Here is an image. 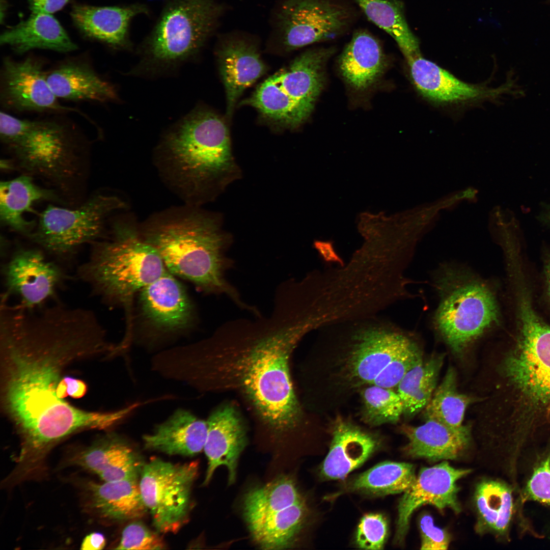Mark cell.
I'll list each match as a JSON object with an SVG mask.
<instances>
[{
    "mask_svg": "<svg viewBox=\"0 0 550 550\" xmlns=\"http://www.w3.org/2000/svg\"><path fill=\"white\" fill-rule=\"evenodd\" d=\"M406 61L415 89L435 104L457 105L493 99L509 89L506 85L491 89L464 82L421 53Z\"/></svg>",
    "mask_w": 550,
    "mask_h": 550,
    "instance_id": "ffe728a7",
    "label": "cell"
},
{
    "mask_svg": "<svg viewBox=\"0 0 550 550\" xmlns=\"http://www.w3.org/2000/svg\"><path fill=\"white\" fill-rule=\"evenodd\" d=\"M162 147L180 170L195 182L223 177L234 168L227 125L206 106H196L173 126Z\"/></svg>",
    "mask_w": 550,
    "mask_h": 550,
    "instance_id": "30bf717a",
    "label": "cell"
},
{
    "mask_svg": "<svg viewBox=\"0 0 550 550\" xmlns=\"http://www.w3.org/2000/svg\"><path fill=\"white\" fill-rule=\"evenodd\" d=\"M352 18L350 9L335 0H277L270 13L266 49L286 54L334 39Z\"/></svg>",
    "mask_w": 550,
    "mask_h": 550,
    "instance_id": "8fae6325",
    "label": "cell"
},
{
    "mask_svg": "<svg viewBox=\"0 0 550 550\" xmlns=\"http://www.w3.org/2000/svg\"><path fill=\"white\" fill-rule=\"evenodd\" d=\"M333 48L307 50L265 79L242 101L271 123L297 128L309 118L324 82V65Z\"/></svg>",
    "mask_w": 550,
    "mask_h": 550,
    "instance_id": "52a82bcc",
    "label": "cell"
},
{
    "mask_svg": "<svg viewBox=\"0 0 550 550\" xmlns=\"http://www.w3.org/2000/svg\"><path fill=\"white\" fill-rule=\"evenodd\" d=\"M90 507L108 520L123 521L142 517L148 511L138 479L89 483Z\"/></svg>",
    "mask_w": 550,
    "mask_h": 550,
    "instance_id": "4dcf8cb0",
    "label": "cell"
},
{
    "mask_svg": "<svg viewBox=\"0 0 550 550\" xmlns=\"http://www.w3.org/2000/svg\"><path fill=\"white\" fill-rule=\"evenodd\" d=\"M471 471L455 468L447 461L421 469L414 484L399 501L394 542H403L411 515L422 505H430L441 510L448 508L459 512L457 482Z\"/></svg>",
    "mask_w": 550,
    "mask_h": 550,
    "instance_id": "ac0fdd59",
    "label": "cell"
},
{
    "mask_svg": "<svg viewBox=\"0 0 550 550\" xmlns=\"http://www.w3.org/2000/svg\"><path fill=\"white\" fill-rule=\"evenodd\" d=\"M150 12L147 5L138 2L104 7L76 5L70 15L85 36L114 49L130 50L132 48L130 37L131 22L134 18L148 15Z\"/></svg>",
    "mask_w": 550,
    "mask_h": 550,
    "instance_id": "7402d4cb",
    "label": "cell"
},
{
    "mask_svg": "<svg viewBox=\"0 0 550 550\" xmlns=\"http://www.w3.org/2000/svg\"><path fill=\"white\" fill-rule=\"evenodd\" d=\"M315 248L325 260L342 261L335 251L333 243L329 241L317 240L314 242Z\"/></svg>",
    "mask_w": 550,
    "mask_h": 550,
    "instance_id": "c3c4849f",
    "label": "cell"
},
{
    "mask_svg": "<svg viewBox=\"0 0 550 550\" xmlns=\"http://www.w3.org/2000/svg\"><path fill=\"white\" fill-rule=\"evenodd\" d=\"M442 362L440 356L432 357L425 363L421 359L406 373L397 386L404 407L427 378L438 373Z\"/></svg>",
    "mask_w": 550,
    "mask_h": 550,
    "instance_id": "60d3db41",
    "label": "cell"
},
{
    "mask_svg": "<svg viewBox=\"0 0 550 550\" xmlns=\"http://www.w3.org/2000/svg\"><path fill=\"white\" fill-rule=\"evenodd\" d=\"M320 336L344 350L343 375L353 387L370 384L394 358L415 342L377 314L339 320L319 328Z\"/></svg>",
    "mask_w": 550,
    "mask_h": 550,
    "instance_id": "9c48e42d",
    "label": "cell"
},
{
    "mask_svg": "<svg viewBox=\"0 0 550 550\" xmlns=\"http://www.w3.org/2000/svg\"><path fill=\"white\" fill-rule=\"evenodd\" d=\"M46 78L58 99L100 103L118 100L115 86L86 61H64L46 72Z\"/></svg>",
    "mask_w": 550,
    "mask_h": 550,
    "instance_id": "d4e9b609",
    "label": "cell"
},
{
    "mask_svg": "<svg viewBox=\"0 0 550 550\" xmlns=\"http://www.w3.org/2000/svg\"><path fill=\"white\" fill-rule=\"evenodd\" d=\"M305 500L294 504L244 516L252 537L260 548L283 549L293 546L306 522Z\"/></svg>",
    "mask_w": 550,
    "mask_h": 550,
    "instance_id": "4316f807",
    "label": "cell"
},
{
    "mask_svg": "<svg viewBox=\"0 0 550 550\" xmlns=\"http://www.w3.org/2000/svg\"><path fill=\"white\" fill-rule=\"evenodd\" d=\"M71 464L97 475L104 482L138 479L143 465L130 444L108 433L77 453Z\"/></svg>",
    "mask_w": 550,
    "mask_h": 550,
    "instance_id": "603a6c76",
    "label": "cell"
},
{
    "mask_svg": "<svg viewBox=\"0 0 550 550\" xmlns=\"http://www.w3.org/2000/svg\"><path fill=\"white\" fill-rule=\"evenodd\" d=\"M304 499L292 478L287 476L279 477L246 493L243 501V515L291 505Z\"/></svg>",
    "mask_w": 550,
    "mask_h": 550,
    "instance_id": "8d00e7d4",
    "label": "cell"
},
{
    "mask_svg": "<svg viewBox=\"0 0 550 550\" xmlns=\"http://www.w3.org/2000/svg\"><path fill=\"white\" fill-rule=\"evenodd\" d=\"M0 100L3 107L15 112H77L63 105L54 94L46 78L43 62L33 57L17 61L5 58L1 71Z\"/></svg>",
    "mask_w": 550,
    "mask_h": 550,
    "instance_id": "9a60e30c",
    "label": "cell"
},
{
    "mask_svg": "<svg viewBox=\"0 0 550 550\" xmlns=\"http://www.w3.org/2000/svg\"><path fill=\"white\" fill-rule=\"evenodd\" d=\"M106 540L103 534L94 532L87 535L81 544V549L84 550H99L105 546Z\"/></svg>",
    "mask_w": 550,
    "mask_h": 550,
    "instance_id": "7dc6e473",
    "label": "cell"
},
{
    "mask_svg": "<svg viewBox=\"0 0 550 550\" xmlns=\"http://www.w3.org/2000/svg\"><path fill=\"white\" fill-rule=\"evenodd\" d=\"M105 331L91 310L55 305L1 309V399L21 439L17 462L41 468L49 451L76 432L118 425V410L90 411L57 394L65 367L106 352Z\"/></svg>",
    "mask_w": 550,
    "mask_h": 550,
    "instance_id": "6da1fadb",
    "label": "cell"
},
{
    "mask_svg": "<svg viewBox=\"0 0 550 550\" xmlns=\"http://www.w3.org/2000/svg\"><path fill=\"white\" fill-rule=\"evenodd\" d=\"M436 286L439 302L433 325L454 351L463 350L498 321L492 289L469 271L444 267L437 275Z\"/></svg>",
    "mask_w": 550,
    "mask_h": 550,
    "instance_id": "ba28073f",
    "label": "cell"
},
{
    "mask_svg": "<svg viewBox=\"0 0 550 550\" xmlns=\"http://www.w3.org/2000/svg\"><path fill=\"white\" fill-rule=\"evenodd\" d=\"M329 451L320 468L327 479H343L379 447V439L350 421L338 417L332 427Z\"/></svg>",
    "mask_w": 550,
    "mask_h": 550,
    "instance_id": "cb8c5ba5",
    "label": "cell"
},
{
    "mask_svg": "<svg viewBox=\"0 0 550 550\" xmlns=\"http://www.w3.org/2000/svg\"><path fill=\"white\" fill-rule=\"evenodd\" d=\"M545 274L547 294L550 299V256L546 263Z\"/></svg>",
    "mask_w": 550,
    "mask_h": 550,
    "instance_id": "681fc988",
    "label": "cell"
},
{
    "mask_svg": "<svg viewBox=\"0 0 550 550\" xmlns=\"http://www.w3.org/2000/svg\"><path fill=\"white\" fill-rule=\"evenodd\" d=\"M7 296L18 298L17 305L34 309L44 306L54 297L63 280L61 269L47 260L39 250L20 249L17 250L3 269Z\"/></svg>",
    "mask_w": 550,
    "mask_h": 550,
    "instance_id": "e0dca14e",
    "label": "cell"
},
{
    "mask_svg": "<svg viewBox=\"0 0 550 550\" xmlns=\"http://www.w3.org/2000/svg\"><path fill=\"white\" fill-rule=\"evenodd\" d=\"M0 44L20 54L34 49L68 52L77 48L59 22L43 13H32L28 19L5 31Z\"/></svg>",
    "mask_w": 550,
    "mask_h": 550,
    "instance_id": "f546056e",
    "label": "cell"
},
{
    "mask_svg": "<svg viewBox=\"0 0 550 550\" xmlns=\"http://www.w3.org/2000/svg\"><path fill=\"white\" fill-rule=\"evenodd\" d=\"M421 549H447L450 538L447 532L435 526L429 514L422 515L419 520Z\"/></svg>",
    "mask_w": 550,
    "mask_h": 550,
    "instance_id": "ee69618b",
    "label": "cell"
},
{
    "mask_svg": "<svg viewBox=\"0 0 550 550\" xmlns=\"http://www.w3.org/2000/svg\"><path fill=\"white\" fill-rule=\"evenodd\" d=\"M368 19L396 42L406 60L421 53L418 39L406 22L401 0H353Z\"/></svg>",
    "mask_w": 550,
    "mask_h": 550,
    "instance_id": "836d02e7",
    "label": "cell"
},
{
    "mask_svg": "<svg viewBox=\"0 0 550 550\" xmlns=\"http://www.w3.org/2000/svg\"><path fill=\"white\" fill-rule=\"evenodd\" d=\"M138 294L141 316L154 337L179 333L192 323L194 310L190 299L168 270Z\"/></svg>",
    "mask_w": 550,
    "mask_h": 550,
    "instance_id": "d6986e66",
    "label": "cell"
},
{
    "mask_svg": "<svg viewBox=\"0 0 550 550\" xmlns=\"http://www.w3.org/2000/svg\"><path fill=\"white\" fill-rule=\"evenodd\" d=\"M388 534V522L382 514H365L361 518L358 527L356 542L361 548L381 549L386 542Z\"/></svg>",
    "mask_w": 550,
    "mask_h": 550,
    "instance_id": "ab89813d",
    "label": "cell"
},
{
    "mask_svg": "<svg viewBox=\"0 0 550 550\" xmlns=\"http://www.w3.org/2000/svg\"><path fill=\"white\" fill-rule=\"evenodd\" d=\"M198 470L197 461L173 463L153 457L143 464L140 491L159 532L175 534L188 521L193 506L192 486Z\"/></svg>",
    "mask_w": 550,
    "mask_h": 550,
    "instance_id": "4fadbf2b",
    "label": "cell"
},
{
    "mask_svg": "<svg viewBox=\"0 0 550 550\" xmlns=\"http://www.w3.org/2000/svg\"><path fill=\"white\" fill-rule=\"evenodd\" d=\"M421 359L420 351L415 343L390 362L370 384L389 389L397 387L406 373Z\"/></svg>",
    "mask_w": 550,
    "mask_h": 550,
    "instance_id": "f35d334b",
    "label": "cell"
},
{
    "mask_svg": "<svg viewBox=\"0 0 550 550\" xmlns=\"http://www.w3.org/2000/svg\"><path fill=\"white\" fill-rule=\"evenodd\" d=\"M167 270L151 244L133 229L118 224L111 240L94 245L78 274L95 293L109 302L127 306Z\"/></svg>",
    "mask_w": 550,
    "mask_h": 550,
    "instance_id": "8992f818",
    "label": "cell"
},
{
    "mask_svg": "<svg viewBox=\"0 0 550 550\" xmlns=\"http://www.w3.org/2000/svg\"><path fill=\"white\" fill-rule=\"evenodd\" d=\"M260 42L257 36L240 30L217 36L214 53L225 87L227 119L231 118L244 90L266 71Z\"/></svg>",
    "mask_w": 550,
    "mask_h": 550,
    "instance_id": "2e32d148",
    "label": "cell"
},
{
    "mask_svg": "<svg viewBox=\"0 0 550 550\" xmlns=\"http://www.w3.org/2000/svg\"><path fill=\"white\" fill-rule=\"evenodd\" d=\"M512 488L504 482L489 480L481 482L475 493L479 519L478 527L500 536L508 534L514 505Z\"/></svg>",
    "mask_w": 550,
    "mask_h": 550,
    "instance_id": "d6a6232c",
    "label": "cell"
},
{
    "mask_svg": "<svg viewBox=\"0 0 550 550\" xmlns=\"http://www.w3.org/2000/svg\"><path fill=\"white\" fill-rule=\"evenodd\" d=\"M400 430L408 439L403 449L405 454L432 461L457 458L469 442L468 429L454 430L432 419L419 426L403 424Z\"/></svg>",
    "mask_w": 550,
    "mask_h": 550,
    "instance_id": "f1b7e54d",
    "label": "cell"
},
{
    "mask_svg": "<svg viewBox=\"0 0 550 550\" xmlns=\"http://www.w3.org/2000/svg\"><path fill=\"white\" fill-rule=\"evenodd\" d=\"M528 501L550 506V450L535 466L527 483L522 501Z\"/></svg>",
    "mask_w": 550,
    "mask_h": 550,
    "instance_id": "7bdbcfd3",
    "label": "cell"
},
{
    "mask_svg": "<svg viewBox=\"0 0 550 550\" xmlns=\"http://www.w3.org/2000/svg\"><path fill=\"white\" fill-rule=\"evenodd\" d=\"M516 346L503 370L516 403L513 434L527 440L539 427L550 425V325L535 310L519 316Z\"/></svg>",
    "mask_w": 550,
    "mask_h": 550,
    "instance_id": "5b68a950",
    "label": "cell"
},
{
    "mask_svg": "<svg viewBox=\"0 0 550 550\" xmlns=\"http://www.w3.org/2000/svg\"><path fill=\"white\" fill-rule=\"evenodd\" d=\"M416 477L412 464L385 461L350 480L345 490L376 496L404 492L414 484Z\"/></svg>",
    "mask_w": 550,
    "mask_h": 550,
    "instance_id": "e575fe53",
    "label": "cell"
},
{
    "mask_svg": "<svg viewBox=\"0 0 550 550\" xmlns=\"http://www.w3.org/2000/svg\"><path fill=\"white\" fill-rule=\"evenodd\" d=\"M32 13L51 14L62 9L69 0H28Z\"/></svg>",
    "mask_w": 550,
    "mask_h": 550,
    "instance_id": "f6af8a7d",
    "label": "cell"
},
{
    "mask_svg": "<svg viewBox=\"0 0 550 550\" xmlns=\"http://www.w3.org/2000/svg\"><path fill=\"white\" fill-rule=\"evenodd\" d=\"M165 544L160 537L141 522L129 524L123 529L116 549H162Z\"/></svg>",
    "mask_w": 550,
    "mask_h": 550,
    "instance_id": "b9f144b4",
    "label": "cell"
},
{
    "mask_svg": "<svg viewBox=\"0 0 550 550\" xmlns=\"http://www.w3.org/2000/svg\"><path fill=\"white\" fill-rule=\"evenodd\" d=\"M319 326L308 300L280 288L269 317L229 321L208 339L177 347L169 358V375L200 392L239 394L273 437H285L302 417L291 358L302 337Z\"/></svg>",
    "mask_w": 550,
    "mask_h": 550,
    "instance_id": "7a4b0ae2",
    "label": "cell"
},
{
    "mask_svg": "<svg viewBox=\"0 0 550 550\" xmlns=\"http://www.w3.org/2000/svg\"><path fill=\"white\" fill-rule=\"evenodd\" d=\"M73 134L54 121L30 120L0 114V136L21 167L45 177H64L70 172Z\"/></svg>",
    "mask_w": 550,
    "mask_h": 550,
    "instance_id": "7c38bea8",
    "label": "cell"
},
{
    "mask_svg": "<svg viewBox=\"0 0 550 550\" xmlns=\"http://www.w3.org/2000/svg\"><path fill=\"white\" fill-rule=\"evenodd\" d=\"M361 395L363 418L371 425L395 423L403 415L401 398L391 389L370 384L362 390Z\"/></svg>",
    "mask_w": 550,
    "mask_h": 550,
    "instance_id": "74e56055",
    "label": "cell"
},
{
    "mask_svg": "<svg viewBox=\"0 0 550 550\" xmlns=\"http://www.w3.org/2000/svg\"><path fill=\"white\" fill-rule=\"evenodd\" d=\"M470 402L469 397L458 392L455 372L450 368L425 408V416L426 420L437 421L454 430L463 431L468 429L462 422Z\"/></svg>",
    "mask_w": 550,
    "mask_h": 550,
    "instance_id": "d590c367",
    "label": "cell"
},
{
    "mask_svg": "<svg viewBox=\"0 0 550 550\" xmlns=\"http://www.w3.org/2000/svg\"><path fill=\"white\" fill-rule=\"evenodd\" d=\"M228 9L221 0H167L137 49L139 63L128 73L158 76L195 59L217 32Z\"/></svg>",
    "mask_w": 550,
    "mask_h": 550,
    "instance_id": "277c9868",
    "label": "cell"
},
{
    "mask_svg": "<svg viewBox=\"0 0 550 550\" xmlns=\"http://www.w3.org/2000/svg\"><path fill=\"white\" fill-rule=\"evenodd\" d=\"M340 72L348 85L358 91L370 88L379 79L387 60L378 40L365 30L355 32L341 54Z\"/></svg>",
    "mask_w": 550,
    "mask_h": 550,
    "instance_id": "83f0119b",
    "label": "cell"
},
{
    "mask_svg": "<svg viewBox=\"0 0 550 550\" xmlns=\"http://www.w3.org/2000/svg\"><path fill=\"white\" fill-rule=\"evenodd\" d=\"M208 430L204 448L208 468L203 484L210 481L216 469L225 466L229 484L236 480L239 457L246 444L244 424L236 408L223 404L215 408L207 420Z\"/></svg>",
    "mask_w": 550,
    "mask_h": 550,
    "instance_id": "44dd1931",
    "label": "cell"
},
{
    "mask_svg": "<svg viewBox=\"0 0 550 550\" xmlns=\"http://www.w3.org/2000/svg\"><path fill=\"white\" fill-rule=\"evenodd\" d=\"M207 430L206 421L179 408L156 425L151 433L144 435L143 441L145 448L150 450L191 456L204 450Z\"/></svg>",
    "mask_w": 550,
    "mask_h": 550,
    "instance_id": "484cf974",
    "label": "cell"
},
{
    "mask_svg": "<svg viewBox=\"0 0 550 550\" xmlns=\"http://www.w3.org/2000/svg\"><path fill=\"white\" fill-rule=\"evenodd\" d=\"M63 378L66 384L68 396L77 399L86 394L87 387L83 381L70 376H64Z\"/></svg>",
    "mask_w": 550,
    "mask_h": 550,
    "instance_id": "bcb514c9",
    "label": "cell"
},
{
    "mask_svg": "<svg viewBox=\"0 0 550 550\" xmlns=\"http://www.w3.org/2000/svg\"><path fill=\"white\" fill-rule=\"evenodd\" d=\"M124 206L118 198L103 195L72 209L49 205L29 237L50 253L65 254L97 238L107 216Z\"/></svg>",
    "mask_w": 550,
    "mask_h": 550,
    "instance_id": "5bb4252c",
    "label": "cell"
},
{
    "mask_svg": "<svg viewBox=\"0 0 550 550\" xmlns=\"http://www.w3.org/2000/svg\"><path fill=\"white\" fill-rule=\"evenodd\" d=\"M145 240L157 250L171 273L207 293L225 295L242 310L253 314L257 311L226 278L233 263L225 254L229 241L212 219L194 215L168 222L151 231Z\"/></svg>",
    "mask_w": 550,
    "mask_h": 550,
    "instance_id": "3957f363",
    "label": "cell"
},
{
    "mask_svg": "<svg viewBox=\"0 0 550 550\" xmlns=\"http://www.w3.org/2000/svg\"><path fill=\"white\" fill-rule=\"evenodd\" d=\"M55 199L53 193L37 185L32 178L22 175L0 183L1 222L16 232L28 236L35 224L24 217L37 201Z\"/></svg>",
    "mask_w": 550,
    "mask_h": 550,
    "instance_id": "1f68e13d",
    "label": "cell"
}]
</instances>
